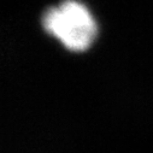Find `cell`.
<instances>
[{"label":"cell","instance_id":"cell-1","mask_svg":"<svg viewBox=\"0 0 153 153\" xmlns=\"http://www.w3.org/2000/svg\"><path fill=\"white\" fill-rule=\"evenodd\" d=\"M45 30L72 51H82L89 46L95 35V23L88 10L79 1L64 0L50 7L42 16Z\"/></svg>","mask_w":153,"mask_h":153}]
</instances>
